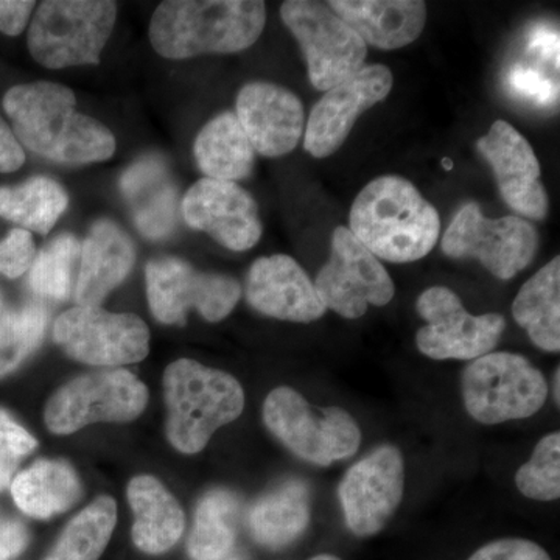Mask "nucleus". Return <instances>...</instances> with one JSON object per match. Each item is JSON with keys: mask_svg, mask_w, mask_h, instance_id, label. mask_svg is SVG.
<instances>
[{"mask_svg": "<svg viewBox=\"0 0 560 560\" xmlns=\"http://www.w3.org/2000/svg\"><path fill=\"white\" fill-rule=\"evenodd\" d=\"M180 210L189 226L206 232L224 248L248 250L260 241L256 201L231 180H198L184 197Z\"/></svg>", "mask_w": 560, "mask_h": 560, "instance_id": "f3484780", "label": "nucleus"}, {"mask_svg": "<svg viewBox=\"0 0 560 560\" xmlns=\"http://www.w3.org/2000/svg\"><path fill=\"white\" fill-rule=\"evenodd\" d=\"M280 16L301 44L316 90L329 91L363 68L366 44L326 3L289 0Z\"/></svg>", "mask_w": 560, "mask_h": 560, "instance_id": "6e6552de", "label": "nucleus"}, {"mask_svg": "<svg viewBox=\"0 0 560 560\" xmlns=\"http://www.w3.org/2000/svg\"><path fill=\"white\" fill-rule=\"evenodd\" d=\"M515 485L526 499L555 501L560 497V433L537 442L533 456L515 474Z\"/></svg>", "mask_w": 560, "mask_h": 560, "instance_id": "f704fd0d", "label": "nucleus"}, {"mask_svg": "<svg viewBox=\"0 0 560 560\" xmlns=\"http://www.w3.org/2000/svg\"><path fill=\"white\" fill-rule=\"evenodd\" d=\"M238 501L228 490H212L200 500L187 551L194 560H224L235 544Z\"/></svg>", "mask_w": 560, "mask_h": 560, "instance_id": "7c9ffc66", "label": "nucleus"}, {"mask_svg": "<svg viewBox=\"0 0 560 560\" xmlns=\"http://www.w3.org/2000/svg\"><path fill=\"white\" fill-rule=\"evenodd\" d=\"M313 283L326 308L348 319L361 318L370 305L383 307L396 293L381 260L342 226L331 235L329 260Z\"/></svg>", "mask_w": 560, "mask_h": 560, "instance_id": "ddd939ff", "label": "nucleus"}, {"mask_svg": "<svg viewBox=\"0 0 560 560\" xmlns=\"http://www.w3.org/2000/svg\"><path fill=\"white\" fill-rule=\"evenodd\" d=\"M416 311L427 326L416 334V346L433 360H477L499 345L506 320L499 313L471 315L458 294L431 287L420 294Z\"/></svg>", "mask_w": 560, "mask_h": 560, "instance_id": "f8f14e48", "label": "nucleus"}, {"mask_svg": "<svg viewBox=\"0 0 560 560\" xmlns=\"http://www.w3.org/2000/svg\"><path fill=\"white\" fill-rule=\"evenodd\" d=\"M349 221L364 248L393 264L423 259L440 241V213L399 176L371 180L353 201Z\"/></svg>", "mask_w": 560, "mask_h": 560, "instance_id": "f03ea898", "label": "nucleus"}, {"mask_svg": "<svg viewBox=\"0 0 560 560\" xmlns=\"http://www.w3.org/2000/svg\"><path fill=\"white\" fill-rule=\"evenodd\" d=\"M492 167L503 200L511 209L533 220L548 213V195L540 180V164L528 140L504 120H497L477 142Z\"/></svg>", "mask_w": 560, "mask_h": 560, "instance_id": "a211bd4d", "label": "nucleus"}, {"mask_svg": "<svg viewBox=\"0 0 560 560\" xmlns=\"http://www.w3.org/2000/svg\"><path fill=\"white\" fill-rule=\"evenodd\" d=\"M145 278L151 313L162 324L183 326L191 308L210 323H219L231 315L242 296L241 283L234 278L197 271L175 257L149 261Z\"/></svg>", "mask_w": 560, "mask_h": 560, "instance_id": "9b49d317", "label": "nucleus"}, {"mask_svg": "<svg viewBox=\"0 0 560 560\" xmlns=\"http://www.w3.org/2000/svg\"><path fill=\"white\" fill-rule=\"evenodd\" d=\"M194 151L209 179L234 183L253 173L256 151L235 114L223 113L210 120L195 140Z\"/></svg>", "mask_w": 560, "mask_h": 560, "instance_id": "cd10ccee", "label": "nucleus"}, {"mask_svg": "<svg viewBox=\"0 0 560 560\" xmlns=\"http://www.w3.org/2000/svg\"><path fill=\"white\" fill-rule=\"evenodd\" d=\"M404 455L394 445H382L353 464L338 486L346 526L357 537L381 533L404 499Z\"/></svg>", "mask_w": 560, "mask_h": 560, "instance_id": "2eb2a0df", "label": "nucleus"}, {"mask_svg": "<svg viewBox=\"0 0 560 560\" xmlns=\"http://www.w3.org/2000/svg\"><path fill=\"white\" fill-rule=\"evenodd\" d=\"M364 44L396 50L415 43L427 22L420 0H331L327 3Z\"/></svg>", "mask_w": 560, "mask_h": 560, "instance_id": "412c9836", "label": "nucleus"}, {"mask_svg": "<svg viewBox=\"0 0 560 560\" xmlns=\"http://www.w3.org/2000/svg\"><path fill=\"white\" fill-rule=\"evenodd\" d=\"M35 253L31 232L11 231L3 241H0V272L10 279L20 278L32 267Z\"/></svg>", "mask_w": 560, "mask_h": 560, "instance_id": "e433bc0d", "label": "nucleus"}, {"mask_svg": "<svg viewBox=\"0 0 560 560\" xmlns=\"http://www.w3.org/2000/svg\"><path fill=\"white\" fill-rule=\"evenodd\" d=\"M312 515L311 489L301 480H289L261 497L249 511L250 536L268 550H282L308 528Z\"/></svg>", "mask_w": 560, "mask_h": 560, "instance_id": "393cba45", "label": "nucleus"}, {"mask_svg": "<svg viewBox=\"0 0 560 560\" xmlns=\"http://www.w3.org/2000/svg\"><path fill=\"white\" fill-rule=\"evenodd\" d=\"M136 226L151 241L167 237L178 219V190L164 161L142 158L120 179Z\"/></svg>", "mask_w": 560, "mask_h": 560, "instance_id": "5701e85b", "label": "nucleus"}, {"mask_svg": "<svg viewBox=\"0 0 560 560\" xmlns=\"http://www.w3.org/2000/svg\"><path fill=\"white\" fill-rule=\"evenodd\" d=\"M128 500L135 512L132 540L147 555H162L175 547L186 528L178 501L156 478L142 475L128 486Z\"/></svg>", "mask_w": 560, "mask_h": 560, "instance_id": "b1692460", "label": "nucleus"}, {"mask_svg": "<svg viewBox=\"0 0 560 560\" xmlns=\"http://www.w3.org/2000/svg\"><path fill=\"white\" fill-rule=\"evenodd\" d=\"M237 116L254 151L285 156L304 135V108L296 94L278 84L254 81L237 97Z\"/></svg>", "mask_w": 560, "mask_h": 560, "instance_id": "6ab92c4d", "label": "nucleus"}, {"mask_svg": "<svg viewBox=\"0 0 560 560\" xmlns=\"http://www.w3.org/2000/svg\"><path fill=\"white\" fill-rule=\"evenodd\" d=\"M75 106L69 88L49 81L18 84L3 97L13 135L33 153L70 164L109 160L116 151L113 132Z\"/></svg>", "mask_w": 560, "mask_h": 560, "instance_id": "f257e3e1", "label": "nucleus"}, {"mask_svg": "<svg viewBox=\"0 0 560 560\" xmlns=\"http://www.w3.org/2000/svg\"><path fill=\"white\" fill-rule=\"evenodd\" d=\"M116 522V501L101 497L70 521L44 560H98L113 536Z\"/></svg>", "mask_w": 560, "mask_h": 560, "instance_id": "2f4dec72", "label": "nucleus"}, {"mask_svg": "<svg viewBox=\"0 0 560 560\" xmlns=\"http://www.w3.org/2000/svg\"><path fill=\"white\" fill-rule=\"evenodd\" d=\"M35 2L25 0H0V32L16 36L24 31Z\"/></svg>", "mask_w": 560, "mask_h": 560, "instance_id": "ea45409f", "label": "nucleus"}, {"mask_svg": "<svg viewBox=\"0 0 560 560\" xmlns=\"http://www.w3.org/2000/svg\"><path fill=\"white\" fill-rule=\"evenodd\" d=\"M444 164H445V167H447V171H451V168H452V162H451V161H448V160H445V161H444Z\"/></svg>", "mask_w": 560, "mask_h": 560, "instance_id": "c03bdc74", "label": "nucleus"}, {"mask_svg": "<svg viewBox=\"0 0 560 560\" xmlns=\"http://www.w3.org/2000/svg\"><path fill=\"white\" fill-rule=\"evenodd\" d=\"M68 205L66 190L46 176L16 187H0V217L40 235L49 234Z\"/></svg>", "mask_w": 560, "mask_h": 560, "instance_id": "c756f323", "label": "nucleus"}, {"mask_svg": "<svg viewBox=\"0 0 560 560\" xmlns=\"http://www.w3.org/2000/svg\"><path fill=\"white\" fill-rule=\"evenodd\" d=\"M164 399L168 441L187 455L201 452L212 434L245 408V393L232 375L187 359L165 370Z\"/></svg>", "mask_w": 560, "mask_h": 560, "instance_id": "20e7f679", "label": "nucleus"}, {"mask_svg": "<svg viewBox=\"0 0 560 560\" xmlns=\"http://www.w3.org/2000/svg\"><path fill=\"white\" fill-rule=\"evenodd\" d=\"M116 16L108 0H47L33 18L28 50L49 69L98 65Z\"/></svg>", "mask_w": 560, "mask_h": 560, "instance_id": "39448f33", "label": "nucleus"}, {"mask_svg": "<svg viewBox=\"0 0 560 560\" xmlns=\"http://www.w3.org/2000/svg\"><path fill=\"white\" fill-rule=\"evenodd\" d=\"M268 430L298 458L327 467L359 452L361 430L348 411L313 408L298 390L280 386L264 404Z\"/></svg>", "mask_w": 560, "mask_h": 560, "instance_id": "423d86ee", "label": "nucleus"}, {"mask_svg": "<svg viewBox=\"0 0 560 560\" xmlns=\"http://www.w3.org/2000/svg\"><path fill=\"white\" fill-rule=\"evenodd\" d=\"M559 374H560V371H556V375H555V385H552V388H555V399H556V404H559L560 401V394H559V385H560V381H559Z\"/></svg>", "mask_w": 560, "mask_h": 560, "instance_id": "79ce46f5", "label": "nucleus"}, {"mask_svg": "<svg viewBox=\"0 0 560 560\" xmlns=\"http://www.w3.org/2000/svg\"><path fill=\"white\" fill-rule=\"evenodd\" d=\"M149 389L128 371L83 375L62 386L46 408L47 429L70 434L97 422H130L145 410Z\"/></svg>", "mask_w": 560, "mask_h": 560, "instance_id": "9d476101", "label": "nucleus"}, {"mask_svg": "<svg viewBox=\"0 0 560 560\" xmlns=\"http://www.w3.org/2000/svg\"><path fill=\"white\" fill-rule=\"evenodd\" d=\"M467 560H551V558L536 541L500 539L489 541Z\"/></svg>", "mask_w": 560, "mask_h": 560, "instance_id": "4c0bfd02", "label": "nucleus"}, {"mask_svg": "<svg viewBox=\"0 0 560 560\" xmlns=\"http://www.w3.org/2000/svg\"><path fill=\"white\" fill-rule=\"evenodd\" d=\"M246 300L261 315L290 323H313L327 311L307 272L285 254L254 261Z\"/></svg>", "mask_w": 560, "mask_h": 560, "instance_id": "aec40b11", "label": "nucleus"}, {"mask_svg": "<svg viewBox=\"0 0 560 560\" xmlns=\"http://www.w3.org/2000/svg\"><path fill=\"white\" fill-rule=\"evenodd\" d=\"M28 544L25 526L0 514V560L18 558Z\"/></svg>", "mask_w": 560, "mask_h": 560, "instance_id": "58836bf2", "label": "nucleus"}, {"mask_svg": "<svg viewBox=\"0 0 560 560\" xmlns=\"http://www.w3.org/2000/svg\"><path fill=\"white\" fill-rule=\"evenodd\" d=\"M55 341L81 363L121 366L149 355L150 331L139 316L101 307H75L62 313L54 327Z\"/></svg>", "mask_w": 560, "mask_h": 560, "instance_id": "4468645a", "label": "nucleus"}, {"mask_svg": "<svg viewBox=\"0 0 560 560\" xmlns=\"http://www.w3.org/2000/svg\"><path fill=\"white\" fill-rule=\"evenodd\" d=\"M11 495L24 514L46 521L75 504L80 482L68 464L43 459L11 481Z\"/></svg>", "mask_w": 560, "mask_h": 560, "instance_id": "c85d7f7f", "label": "nucleus"}, {"mask_svg": "<svg viewBox=\"0 0 560 560\" xmlns=\"http://www.w3.org/2000/svg\"><path fill=\"white\" fill-rule=\"evenodd\" d=\"M47 326V313L31 304L0 319V378L16 370L38 348Z\"/></svg>", "mask_w": 560, "mask_h": 560, "instance_id": "72a5a7b5", "label": "nucleus"}, {"mask_svg": "<svg viewBox=\"0 0 560 560\" xmlns=\"http://www.w3.org/2000/svg\"><path fill=\"white\" fill-rule=\"evenodd\" d=\"M308 560H342L340 558H338V556H334V555H318V556H313L312 559H308Z\"/></svg>", "mask_w": 560, "mask_h": 560, "instance_id": "37998d69", "label": "nucleus"}, {"mask_svg": "<svg viewBox=\"0 0 560 560\" xmlns=\"http://www.w3.org/2000/svg\"><path fill=\"white\" fill-rule=\"evenodd\" d=\"M394 79L386 66H363L330 88L313 106L305 127L304 149L313 158H327L346 142L357 119L388 97Z\"/></svg>", "mask_w": 560, "mask_h": 560, "instance_id": "dca6fc26", "label": "nucleus"}, {"mask_svg": "<svg viewBox=\"0 0 560 560\" xmlns=\"http://www.w3.org/2000/svg\"><path fill=\"white\" fill-rule=\"evenodd\" d=\"M224 560H242V559H238V558H231V559H224Z\"/></svg>", "mask_w": 560, "mask_h": 560, "instance_id": "a18cd8bd", "label": "nucleus"}, {"mask_svg": "<svg viewBox=\"0 0 560 560\" xmlns=\"http://www.w3.org/2000/svg\"><path fill=\"white\" fill-rule=\"evenodd\" d=\"M539 249V234L518 217L492 220L475 202L463 206L442 237L452 259H477L495 278L508 280L525 270Z\"/></svg>", "mask_w": 560, "mask_h": 560, "instance_id": "1a4fd4ad", "label": "nucleus"}, {"mask_svg": "<svg viewBox=\"0 0 560 560\" xmlns=\"http://www.w3.org/2000/svg\"><path fill=\"white\" fill-rule=\"evenodd\" d=\"M515 323L545 352L560 349V259L556 257L518 291L512 304Z\"/></svg>", "mask_w": 560, "mask_h": 560, "instance_id": "bb28decb", "label": "nucleus"}, {"mask_svg": "<svg viewBox=\"0 0 560 560\" xmlns=\"http://www.w3.org/2000/svg\"><path fill=\"white\" fill-rule=\"evenodd\" d=\"M81 245L72 234L58 235L33 259L28 283L36 294L55 301L69 300L72 293L73 268L79 261Z\"/></svg>", "mask_w": 560, "mask_h": 560, "instance_id": "473e14b6", "label": "nucleus"}, {"mask_svg": "<svg viewBox=\"0 0 560 560\" xmlns=\"http://www.w3.org/2000/svg\"><path fill=\"white\" fill-rule=\"evenodd\" d=\"M35 438L0 410V490L9 488L22 456L36 448Z\"/></svg>", "mask_w": 560, "mask_h": 560, "instance_id": "c9c22d12", "label": "nucleus"}, {"mask_svg": "<svg viewBox=\"0 0 560 560\" xmlns=\"http://www.w3.org/2000/svg\"><path fill=\"white\" fill-rule=\"evenodd\" d=\"M25 162V153L13 130L0 117V173L18 171Z\"/></svg>", "mask_w": 560, "mask_h": 560, "instance_id": "a19ab883", "label": "nucleus"}, {"mask_svg": "<svg viewBox=\"0 0 560 560\" xmlns=\"http://www.w3.org/2000/svg\"><path fill=\"white\" fill-rule=\"evenodd\" d=\"M267 22L259 0H167L150 22L153 49L168 60L234 54L253 46Z\"/></svg>", "mask_w": 560, "mask_h": 560, "instance_id": "7ed1b4c3", "label": "nucleus"}, {"mask_svg": "<svg viewBox=\"0 0 560 560\" xmlns=\"http://www.w3.org/2000/svg\"><path fill=\"white\" fill-rule=\"evenodd\" d=\"M131 238L109 220L92 226L80 253L75 301L80 307H98L119 287L135 265Z\"/></svg>", "mask_w": 560, "mask_h": 560, "instance_id": "4be33fe9", "label": "nucleus"}, {"mask_svg": "<svg viewBox=\"0 0 560 560\" xmlns=\"http://www.w3.org/2000/svg\"><path fill=\"white\" fill-rule=\"evenodd\" d=\"M529 60L517 61L504 73V88L512 97L537 108L559 102V32L539 24L528 33Z\"/></svg>", "mask_w": 560, "mask_h": 560, "instance_id": "a878e982", "label": "nucleus"}, {"mask_svg": "<svg viewBox=\"0 0 560 560\" xmlns=\"http://www.w3.org/2000/svg\"><path fill=\"white\" fill-rule=\"evenodd\" d=\"M464 407L485 425L528 419L548 399L544 374L521 353L490 352L471 361L460 381Z\"/></svg>", "mask_w": 560, "mask_h": 560, "instance_id": "0eeeda50", "label": "nucleus"}]
</instances>
